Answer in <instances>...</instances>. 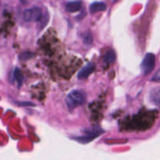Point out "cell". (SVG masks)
Listing matches in <instances>:
<instances>
[{
    "label": "cell",
    "instance_id": "obj_14",
    "mask_svg": "<svg viewBox=\"0 0 160 160\" xmlns=\"http://www.w3.org/2000/svg\"><path fill=\"white\" fill-rule=\"evenodd\" d=\"M117 1H118V0H114V3H116Z\"/></svg>",
    "mask_w": 160,
    "mask_h": 160
},
{
    "label": "cell",
    "instance_id": "obj_7",
    "mask_svg": "<svg viewBox=\"0 0 160 160\" xmlns=\"http://www.w3.org/2000/svg\"><path fill=\"white\" fill-rule=\"evenodd\" d=\"M106 9V3H102V2H95L92 4H91L89 7L91 13H95L98 11H103Z\"/></svg>",
    "mask_w": 160,
    "mask_h": 160
},
{
    "label": "cell",
    "instance_id": "obj_13",
    "mask_svg": "<svg viewBox=\"0 0 160 160\" xmlns=\"http://www.w3.org/2000/svg\"><path fill=\"white\" fill-rule=\"evenodd\" d=\"M18 104H20V106H34V104L31 102H18Z\"/></svg>",
    "mask_w": 160,
    "mask_h": 160
},
{
    "label": "cell",
    "instance_id": "obj_2",
    "mask_svg": "<svg viewBox=\"0 0 160 160\" xmlns=\"http://www.w3.org/2000/svg\"><path fill=\"white\" fill-rule=\"evenodd\" d=\"M156 66V56L153 53H148L144 57L141 64L142 73L145 75H148L151 73Z\"/></svg>",
    "mask_w": 160,
    "mask_h": 160
},
{
    "label": "cell",
    "instance_id": "obj_6",
    "mask_svg": "<svg viewBox=\"0 0 160 160\" xmlns=\"http://www.w3.org/2000/svg\"><path fill=\"white\" fill-rule=\"evenodd\" d=\"M149 99L152 104L160 106V88L152 89L149 93Z\"/></svg>",
    "mask_w": 160,
    "mask_h": 160
},
{
    "label": "cell",
    "instance_id": "obj_9",
    "mask_svg": "<svg viewBox=\"0 0 160 160\" xmlns=\"http://www.w3.org/2000/svg\"><path fill=\"white\" fill-rule=\"evenodd\" d=\"M104 62L106 64H112L116 60V53L114 50H109L105 53L104 56Z\"/></svg>",
    "mask_w": 160,
    "mask_h": 160
},
{
    "label": "cell",
    "instance_id": "obj_10",
    "mask_svg": "<svg viewBox=\"0 0 160 160\" xmlns=\"http://www.w3.org/2000/svg\"><path fill=\"white\" fill-rule=\"evenodd\" d=\"M13 75H14V78H15V80L17 81V85H18V88H20V86H22L23 83V76L22 75V72L18 67L14 70L13 72Z\"/></svg>",
    "mask_w": 160,
    "mask_h": 160
},
{
    "label": "cell",
    "instance_id": "obj_5",
    "mask_svg": "<svg viewBox=\"0 0 160 160\" xmlns=\"http://www.w3.org/2000/svg\"><path fill=\"white\" fill-rule=\"evenodd\" d=\"M95 69V64L92 62L88 63L87 64L84 66L81 70L79 71L78 74V78L79 79H85L88 78L94 72Z\"/></svg>",
    "mask_w": 160,
    "mask_h": 160
},
{
    "label": "cell",
    "instance_id": "obj_1",
    "mask_svg": "<svg viewBox=\"0 0 160 160\" xmlns=\"http://www.w3.org/2000/svg\"><path fill=\"white\" fill-rule=\"evenodd\" d=\"M86 98L87 96L84 91L81 89H74L67 95L66 102L69 109H73L84 104L86 102Z\"/></svg>",
    "mask_w": 160,
    "mask_h": 160
},
{
    "label": "cell",
    "instance_id": "obj_11",
    "mask_svg": "<svg viewBox=\"0 0 160 160\" xmlns=\"http://www.w3.org/2000/svg\"><path fill=\"white\" fill-rule=\"evenodd\" d=\"M84 42L86 45H91L92 43V37L90 33H86L84 36Z\"/></svg>",
    "mask_w": 160,
    "mask_h": 160
},
{
    "label": "cell",
    "instance_id": "obj_12",
    "mask_svg": "<svg viewBox=\"0 0 160 160\" xmlns=\"http://www.w3.org/2000/svg\"><path fill=\"white\" fill-rule=\"evenodd\" d=\"M152 82H156V83H160V68L156 71V73L154 74L151 78Z\"/></svg>",
    "mask_w": 160,
    "mask_h": 160
},
{
    "label": "cell",
    "instance_id": "obj_3",
    "mask_svg": "<svg viewBox=\"0 0 160 160\" xmlns=\"http://www.w3.org/2000/svg\"><path fill=\"white\" fill-rule=\"evenodd\" d=\"M23 20L27 22H35L41 20L42 17V9L39 7L27 9L23 13Z\"/></svg>",
    "mask_w": 160,
    "mask_h": 160
},
{
    "label": "cell",
    "instance_id": "obj_4",
    "mask_svg": "<svg viewBox=\"0 0 160 160\" xmlns=\"http://www.w3.org/2000/svg\"><path fill=\"white\" fill-rule=\"evenodd\" d=\"M103 133L102 130H98V129H92L91 130H88V131L85 132V135L82 136H78V137H75L74 139L76 141H79V142L82 143V144H87V143H89L90 141H93L95 138L98 137L100 134Z\"/></svg>",
    "mask_w": 160,
    "mask_h": 160
},
{
    "label": "cell",
    "instance_id": "obj_8",
    "mask_svg": "<svg viewBox=\"0 0 160 160\" xmlns=\"http://www.w3.org/2000/svg\"><path fill=\"white\" fill-rule=\"evenodd\" d=\"M81 9V2L80 1H73L70 2L66 6V9L69 13L78 12Z\"/></svg>",
    "mask_w": 160,
    "mask_h": 160
}]
</instances>
